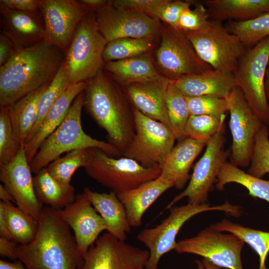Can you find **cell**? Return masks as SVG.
I'll use <instances>...</instances> for the list:
<instances>
[{
	"label": "cell",
	"instance_id": "6da1fadb",
	"mask_svg": "<svg viewBox=\"0 0 269 269\" xmlns=\"http://www.w3.org/2000/svg\"><path fill=\"white\" fill-rule=\"evenodd\" d=\"M15 254L27 269H79L84 257L60 210L44 206L34 239L18 244Z\"/></svg>",
	"mask_w": 269,
	"mask_h": 269
},
{
	"label": "cell",
	"instance_id": "7a4b0ae2",
	"mask_svg": "<svg viewBox=\"0 0 269 269\" xmlns=\"http://www.w3.org/2000/svg\"><path fill=\"white\" fill-rule=\"evenodd\" d=\"M64 58L60 49L45 40L20 49L0 66V106H9L50 83Z\"/></svg>",
	"mask_w": 269,
	"mask_h": 269
},
{
	"label": "cell",
	"instance_id": "3957f363",
	"mask_svg": "<svg viewBox=\"0 0 269 269\" xmlns=\"http://www.w3.org/2000/svg\"><path fill=\"white\" fill-rule=\"evenodd\" d=\"M84 94L85 111L123 153L135 134L134 108L126 94L103 69L89 80Z\"/></svg>",
	"mask_w": 269,
	"mask_h": 269
},
{
	"label": "cell",
	"instance_id": "277c9868",
	"mask_svg": "<svg viewBox=\"0 0 269 269\" xmlns=\"http://www.w3.org/2000/svg\"><path fill=\"white\" fill-rule=\"evenodd\" d=\"M84 98L83 91L75 98L61 124L41 143L30 163L32 173L46 167L62 154L77 149L99 148L115 157L122 153L111 143L95 139L85 133L81 124Z\"/></svg>",
	"mask_w": 269,
	"mask_h": 269
},
{
	"label": "cell",
	"instance_id": "5b68a950",
	"mask_svg": "<svg viewBox=\"0 0 269 269\" xmlns=\"http://www.w3.org/2000/svg\"><path fill=\"white\" fill-rule=\"evenodd\" d=\"M167 218L155 227L141 230L136 239L147 248L149 256L145 269H157L161 258L175 250L177 242L176 238L183 225L189 219L202 212L210 211H223L234 217L241 215V207L228 201L223 204L211 206L208 203L196 205L188 203L169 209Z\"/></svg>",
	"mask_w": 269,
	"mask_h": 269
},
{
	"label": "cell",
	"instance_id": "8992f818",
	"mask_svg": "<svg viewBox=\"0 0 269 269\" xmlns=\"http://www.w3.org/2000/svg\"><path fill=\"white\" fill-rule=\"evenodd\" d=\"M108 42L99 30L94 11L82 19L65 54L64 64L71 84L89 81L102 69Z\"/></svg>",
	"mask_w": 269,
	"mask_h": 269
},
{
	"label": "cell",
	"instance_id": "52a82bcc",
	"mask_svg": "<svg viewBox=\"0 0 269 269\" xmlns=\"http://www.w3.org/2000/svg\"><path fill=\"white\" fill-rule=\"evenodd\" d=\"M89 151L85 172L117 195L157 178L161 173L159 168L145 167L126 157L116 158L99 148H89Z\"/></svg>",
	"mask_w": 269,
	"mask_h": 269
},
{
	"label": "cell",
	"instance_id": "ba28073f",
	"mask_svg": "<svg viewBox=\"0 0 269 269\" xmlns=\"http://www.w3.org/2000/svg\"><path fill=\"white\" fill-rule=\"evenodd\" d=\"M184 33L199 57L215 70L234 73L247 49L221 21L209 20L204 28Z\"/></svg>",
	"mask_w": 269,
	"mask_h": 269
},
{
	"label": "cell",
	"instance_id": "9c48e42d",
	"mask_svg": "<svg viewBox=\"0 0 269 269\" xmlns=\"http://www.w3.org/2000/svg\"><path fill=\"white\" fill-rule=\"evenodd\" d=\"M269 60V37L247 48L234 72L237 86L250 107L266 125L269 126V104L265 89Z\"/></svg>",
	"mask_w": 269,
	"mask_h": 269
},
{
	"label": "cell",
	"instance_id": "30bf717a",
	"mask_svg": "<svg viewBox=\"0 0 269 269\" xmlns=\"http://www.w3.org/2000/svg\"><path fill=\"white\" fill-rule=\"evenodd\" d=\"M134 113L135 134L122 154L145 167L161 169L174 147L175 136L164 124L145 116L135 109Z\"/></svg>",
	"mask_w": 269,
	"mask_h": 269
},
{
	"label": "cell",
	"instance_id": "8fae6325",
	"mask_svg": "<svg viewBox=\"0 0 269 269\" xmlns=\"http://www.w3.org/2000/svg\"><path fill=\"white\" fill-rule=\"evenodd\" d=\"M160 34L156 63L165 77L175 81L213 69L199 57L182 31L165 24L162 25Z\"/></svg>",
	"mask_w": 269,
	"mask_h": 269
},
{
	"label": "cell",
	"instance_id": "7c38bea8",
	"mask_svg": "<svg viewBox=\"0 0 269 269\" xmlns=\"http://www.w3.org/2000/svg\"><path fill=\"white\" fill-rule=\"evenodd\" d=\"M226 100L232 136L230 162L238 167H247L252 159L256 136L264 124L253 112L238 86Z\"/></svg>",
	"mask_w": 269,
	"mask_h": 269
},
{
	"label": "cell",
	"instance_id": "4fadbf2b",
	"mask_svg": "<svg viewBox=\"0 0 269 269\" xmlns=\"http://www.w3.org/2000/svg\"><path fill=\"white\" fill-rule=\"evenodd\" d=\"M244 244L236 235L209 227L194 237L178 242L175 251L200 256L219 268L244 269L241 253Z\"/></svg>",
	"mask_w": 269,
	"mask_h": 269
},
{
	"label": "cell",
	"instance_id": "5bb4252c",
	"mask_svg": "<svg viewBox=\"0 0 269 269\" xmlns=\"http://www.w3.org/2000/svg\"><path fill=\"white\" fill-rule=\"evenodd\" d=\"M225 142L224 133H219L209 139L203 155L195 165L187 187L176 195L165 209H169L184 197L188 198L190 204L207 203L209 193L230 154L229 151L225 149Z\"/></svg>",
	"mask_w": 269,
	"mask_h": 269
},
{
	"label": "cell",
	"instance_id": "9a60e30c",
	"mask_svg": "<svg viewBox=\"0 0 269 269\" xmlns=\"http://www.w3.org/2000/svg\"><path fill=\"white\" fill-rule=\"evenodd\" d=\"M149 256L141 249L107 232L98 238L79 269H145Z\"/></svg>",
	"mask_w": 269,
	"mask_h": 269
},
{
	"label": "cell",
	"instance_id": "2e32d148",
	"mask_svg": "<svg viewBox=\"0 0 269 269\" xmlns=\"http://www.w3.org/2000/svg\"><path fill=\"white\" fill-rule=\"evenodd\" d=\"M95 13L99 30L108 42L122 38L154 39L160 34L162 24L159 19L117 9L112 5L111 0Z\"/></svg>",
	"mask_w": 269,
	"mask_h": 269
},
{
	"label": "cell",
	"instance_id": "e0dca14e",
	"mask_svg": "<svg viewBox=\"0 0 269 269\" xmlns=\"http://www.w3.org/2000/svg\"><path fill=\"white\" fill-rule=\"evenodd\" d=\"M48 43L65 54L78 24L90 11L75 0H39Z\"/></svg>",
	"mask_w": 269,
	"mask_h": 269
},
{
	"label": "cell",
	"instance_id": "ac0fdd59",
	"mask_svg": "<svg viewBox=\"0 0 269 269\" xmlns=\"http://www.w3.org/2000/svg\"><path fill=\"white\" fill-rule=\"evenodd\" d=\"M23 146L9 163L0 166V180L15 204L37 222L44 207L37 198L33 177Z\"/></svg>",
	"mask_w": 269,
	"mask_h": 269
},
{
	"label": "cell",
	"instance_id": "d6986e66",
	"mask_svg": "<svg viewBox=\"0 0 269 269\" xmlns=\"http://www.w3.org/2000/svg\"><path fill=\"white\" fill-rule=\"evenodd\" d=\"M63 220L73 231L79 251L83 257L98 238L106 225L85 192L76 195L75 200L60 210Z\"/></svg>",
	"mask_w": 269,
	"mask_h": 269
},
{
	"label": "cell",
	"instance_id": "ffe728a7",
	"mask_svg": "<svg viewBox=\"0 0 269 269\" xmlns=\"http://www.w3.org/2000/svg\"><path fill=\"white\" fill-rule=\"evenodd\" d=\"M170 81L161 75L156 78L133 82L124 86L126 94L134 109L145 116L164 124L171 130L166 104V91Z\"/></svg>",
	"mask_w": 269,
	"mask_h": 269
},
{
	"label": "cell",
	"instance_id": "44dd1931",
	"mask_svg": "<svg viewBox=\"0 0 269 269\" xmlns=\"http://www.w3.org/2000/svg\"><path fill=\"white\" fill-rule=\"evenodd\" d=\"M2 32L22 48L37 44L46 38L41 12L31 13L0 6Z\"/></svg>",
	"mask_w": 269,
	"mask_h": 269
},
{
	"label": "cell",
	"instance_id": "7402d4cb",
	"mask_svg": "<svg viewBox=\"0 0 269 269\" xmlns=\"http://www.w3.org/2000/svg\"><path fill=\"white\" fill-rule=\"evenodd\" d=\"M89 82L87 81L71 85L51 107L36 131L23 145L29 163L43 141L64 120L74 100Z\"/></svg>",
	"mask_w": 269,
	"mask_h": 269
},
{
	"label": "cell",
	"instance_id": "603a6c76",
	"mask_svg": "<svg viewBox=\"0 0 269 269\" xmlns=\"http://www.w3.org/2000/svg\"><path fill=\"white\" fill-rule=\"evenodd\" d=\"M171 81L186 97L208 95L226 99L237 86L234 73L214 69Z\"/></svg>",
	"mask_w": 269,
	"mask_h": 269
},
{
	"label": "cell",
	"instance_id": "cb8c5ba5",
	"mask_svg": "<svg viewBox=\"0 0 269 269\" xmlns=\"http://www.w3.org/2000/svg\"><path fill=\"white\" fill-rule=\"evenodd\" d=\"M209 140L186 137L179 141L167 157L159 177L173 182L178 189H182L190 179L189 171L194 161Z\"/></svg>",
	"mask_w": 269,
	"mask_h": 269
},
{
	"label": "cell",
	"instance_id": "d4e9b609",
	"mask_svg": "<svg viewBox=\"0 0 269 269\" xmlns=\"http://www.w3.org/2000/svg\"><path fill=\"white\" fill-rule=\"evenodd\" d=\"M174 183L159 177L131 190L117 195L124 205L129 224L131 227H139L147 209Z\"/></svg>",
	"mask_w": 269,
	"mask_h": 269
},
{
	"label": "cell",
	"instance_id": "484cf974",
	"mask_svg": "<svg viewBox=\"0 0 269 269\" xmlns=\"http://www.w3.org/2000/svg\"><path fill=\"white\" fill-rule=\"evenodd\" d=\"M105 222L106 231L120 240L125 241L131 230L124 205L113 192L98 193L88 187L83 191Z\"/></svg>",
	"mask_w": 269,
	"mask_h": 269
},
{
	"label": "cell",
	"instance_id": "4316f807",
	"mask_svg": "<svg viewBox=\"0 0 269 269\" xmlns=\"http://www.w3.org/2000/svg\"><path fill=\"white\" fill-rule=\"evenodd\" d=\"M210 17L222 21H244L269 12V0H206Z\"/></svg>",
	"mask_w": 269,
	"mask_h": 269
},
{
	"label": "cell",
	"instance_id": "83f0119b",
	"mask_svg": "<svg viewBox=\"0 0 269 269\" xmlns=\"http://www.w3.org/2000/svg\"><path fill=\"white\" fill-rule=\"evenodd\" d=\"M49 84L30 93L8 106L12 124L22 145L29 138L35 126L38 117L39 101Z\"/></svg>",
	"mask_w": 269,
	"mask_h": 269
},
{
	"label": "cell",
	"instance_id": "f1b7e54d",
	"mask_svg": "<svg viewBox=\"0 0 269 269\" xmlns=\"http://www.w3.org/2000/svg\"><path fill=\"white\" fill-rule=\"evenodd\" d=\"M103 69L111 73L115 80L124 85L161 76L158 73L151 58L146 54L105 62Z\"/></svg>",
	"mask_w": 269,
	"mask_h": 269
},
{
	"label": "cell",
	"instance_id": "f546056e",
	"mask_svg": "<svg viewBox=\"0 0 269 269\" xmlns=\"http://www.w3.org/2000/svg\"><path fill=\"white\" fill-rule=\"evenodd\" d=\"M34 174V191L42 205L61 210L75 200L76 195L72 185L61 184L50 175L46 168Z\"/></svg>",
	"mask_w": 269,
	"mask_h": 269
},
{
	"label": "cell",
	"instance_id": "4dcf8cb0",
	"mask_svg": "<svg viewBox=\"0 0 269 269\" xmlns=\"http://www.w3.org/2000/svg\"><path fill=\"white\" fill-rule=\"evenodd\" d=\"M230 183H236L244 186L252 197L263 199L269 203V180L253 176L238 166L226 161L218 174L216 188L223 191L225 185Z\"/></svg>",
	"mask_w": 269,
	"mask_h": 269
},
{
	"label": "cell",
	"instance_id": "1f68e13d",
	"mask_svg": "<svg viewBox=\"0 0 269 269\" xmlns=\"http://www.w3.org/2000/svg\"><path fill=\"white\" fill-rule=\"evenodd\" d=\"M213 229L233 234L248 244L259 257V269H269L266 266V260L269 253V232L245 227L227 219L212 224Z\"/></svg>",
	"mask_w": 269,
	"mask_h": 269
},
{
	"label": "cell",
	"instance_id": "d6a6232c",
	"mask_svg": "<svg viewBox=\"0 0 269 269\" xmlns=\"http://www.w3.org/2000/svg\"><path fill=\"white\" fill-rule=\"evenodd\" d=\"M8 229L18 244L26 245L34 239L38 222L13 203L0 201Z\"/></svg>",
	"mask_w": 269,
	"mask_h": 269
},
{
	"label": "cell",
	"instance_id": "836d02e7",
	"mask_svg": "<svg viewBox=\"0 0 269 269\" xmlns=\"http://www.w3.org/2000/svg\"><path fill=\"white\" fill-rule=\"evenodd\" d=\"M166 104L171 130L179 142L186 137L185 128L190 114L185 96L171 80L167 88Z\"/></svg>",
	"mask_w": 269,
	"mask_h": 269
},
{
	"label": "cell",
	"instance_id": "e575fe53",
	"mask_svg": "<svg viewBox=\"0 0 269 269\" xmlns=\"http://www.w3.org/2000/svg\"><path fill=\"white\" fill-rule=\"evenodd\" d=\"M225 27L237 36L247 48H250L269 37V12L248 21H230Z\"/></svg>",
	"mask_w": 269,
	"mask_h": 269
},
{
	"label": "cell",
	"instance_id": "d590c367",
	"mask_svg": "<svg viewBox=\"0 0 269 269\" xmlns=\"http://www.w3.org/2000/svg\"><path fill=\"white\" fill-rule=\"evenodd\" d=\"M148 38H122L107 43L103 59L104 62L126 59L145 54L153 46Z\"/></svg>",
	"mask_w": 269,
	"mask_h": 269
},
{
	"label": "cell",
	"instance_id": "8d00e7d4",
	"mask_svg": "<svg viewBox=\"0 0 269 269\" xmlns=\"http://www.w3.org/2000/svg\"><path fill=\"white\" fill-rule=\"evenodd\" d=\"M89 149H77L66 153L64 156L53 160L45 168L58 182L69 185L76 170L82 167L84 168L86 164L89 156Z\"/></svg>",
	"mask_w": 269,
	"mask_h": 269
},
{
	"label": "cell",
	"instance_id": "74e56055",
	"mask_svg": "<svg viewBox=\"0 0 269 269\" xmlns=\"http://www.w3.org/2000/svg\"><path fill=\"white\" fill-rule=\"evenodd\" d=\"M23 146L13 128L8 107L0 106V166L11 161Z\"/></svg>",
	"mask_w": 269,
	"mask_h": 269
},
{
	"label": "cell",
	"instance_id": "f35d334b",
	"mask_svg": "<svg viewBox=\"0 0 269 269\" xmlns=\"http://www.w3.org/2000/svg\"><path fill=\"white\" fill-rule=\"evenodd\" d=\"M226 115H190L185 128L186 137L196 139H209L224 132Z\"/></svg>",
	"mask_w": 269,
	"mask_h": 269
},
{
	"label": "cell",
	"instance_id": "ab89813d",
	"mask_svg": "<svg viewBox=\"0 0 269 269\" xmlns=\"http://www.w3.org/2000/svg\"><path fill=\"white\" fill-rule=\"evenodd\" d=\"M71 85L72 84L68 79L63 61L55 78L48 86L41 97L38 105V120L29 137L36 131L52 105Z\"/></svg>",
	"mask_w": 269,
	"mask_h": 269
},
{
	"label": "cell",
	"instance_id": "60d3db41",
	"mask_svg": "<svg viewBox=\"0 0 269 269\" xmlns=\"http://www.w3.org/2000/svg\"><path fill=\"white\" fill-rule=\"evenodd\" d=\"M247 173L259 178L269 173V129L265 124L256 136Z\"/></svg>",
	"mask_w": 269,
	"mask_h": 269
},
{
	"label": "cell",
	"instance_id": "b9f144b4",
	"mask_svg": "<svg viewBox=\"0 0 269 269\" xmlns=\"http://www.w3.org/2000/svg\"><path fill=\"white\" fill-rule=\"evenodd\" d=\"M185 98L190 115L222 116L228 112L226 99L208 95Z\"/></svg>",
	"mask_w": 269,
	"mask_h": 269
},
{
	"label": "cell",
	"instance_id": "7bdbcfd3",
	"mask_svg": "<svg viewBox=\"0 0 269 269\" xmlns=\"http://www.w3.org/2000/svg\"><path fill=\"white\" fill-rule=\"evenodd\" d=\"M210 15L204 4L196 2L193 9L190 7L181 14L178 30L183 33L194 32L204 28L208 23Z\"/></svg>",
	"mask_w": 269,
	"mask_h": 269
},
{
	"label": "cell",
	"instance_id": "ee69618b",
	"mask_svg": "<svg viewBox=\"0 0 269 269\" xmlns=\"http://www.w3.org/2000/svg\"><path fill=\"white\" fill-rule=\"evenodd\" d=\"M168 0H111V3L114 7L119 9L139 12L158 19L160 10Z\"/></svg>",
	"mask_w": 269,
	"mask_h": 269
},
{
	"label": "cell",
	"instance_id": "f6af8a7d",
	"mask_svg": "<svg viewBox=\"0 0 269 269\" xmlns=\"http://www.w3.org/2000/svg\"><path fill=\"white\" fill-rule=\"evenodd\" d=\"M193 2L188 0H171L163 5L158 19L174 29L178 30V23L182 13L190 7Z\"/></svg>",
	"mask_w": 269,
	"mask_h": 269
},
{
	"label": "cell",
	"instance_id": "bcb514c9",
	"mask_svg": "<svg viewBox=\"0 0 269 269\" xmlns=\"http://www.w3.org/2000/svg\"><path fill=\"white\" fill-rule=\"evenodd\" d=\"M22 48L17 45L10 38L0 32V66L8 62Z\"/></svg>",
	"mask_w": 269,
	"mask_h": 269
},
{
	"label": "cell",
	"instance_id": "7dc6e473",
	"mask_svg": "<svg viewBox=\"0 0 269 269\" xmlns=\"http://www.w3.org/2000/svg\"><path fill=\"white\" fill-rule=\"evenodd\" d=\"M0 6L28 12H40L39 0H0Z\"/></svg>",
	"mask_w": 269,
	"mask_h": 269
},
{
	"label": "cell",
	"instance_id": "c3c4849f",
	"mask_svg": "<svg viewBox=\"0 0 269 269\" xmlns=\"http://www.w3.org/2000/svg\"><path fill=\"white\" fill-rule=\"evenodd\" d=\"M18 244L14 241L0 237V256L12 261L17 260L15 250Z\"/></svg>",
	"mask_w": 269,
	"mask_h": 269
},
{
	"label": "cell",
	"instance_id": "681fc988",
	"mask_svg": "<svg viewBox=\"0 0 269 269\" xmlns=\"http://www.w3.org/2000/svg\"><path fill=\"white\" fill-rule=\"evenodd\" d=\"M0 236L9 240L17 243L10 232L5 220L3 209L2 204L0 203ZM18 244V243H17Z\"/></svg>",
	"mask_w": 269,
	"mask_h": 269
},
{
	"label": "cell",
	"instance_id": "f907efd6",
	"mask_svg": "<svg viewBox=\"0 0 269 269\" xmlns=\"http://www.w3.org/2000/svg\"><path fill=\"white\" fill-rule=\"evenodd\" d=\"M78 1L90 11H95L108 5L110 0H78Z\"/></svg>",
	"mask_w": 269,
	"mask_h": 269
},
{
	"label": "cell",
	"instance_id": "816d5d0a",
	"mask_svg": "<svg viewBox=\"0 0 269 269\" xmlns=\"http://www.w3.org/2000/svg\"><path fill=\"white\" fill-rule=\"evenodd\" d=\"M23 263L19 260L12 262L1 259L0 260V269H25Z\"/></svg>",
	"mask_w": 269,
	"mask_h": 269
},
{
	"label": "cell",
	"instance_id": "f5cc1de1",
	"mask_svg": "<svg viewBox=\"0 0 269 269\" xmlns=\"http://www.w3.org/2000/svg\"><path fill=\"white\" fill-rule=\"evenodd\" d=\"M0 199L1 201L4 202L14 203L15 204L12 196L1 184H0Z\"/></svg>",
	"mask_w": 269,
	"mask_h": 269
},
{
	"label": "cell",
	"instance_id": "db71d44e",
	"mask_svg": "<svg viewBox=\"0 0 269 269\" xmlns=\"http://www.w3.org/2000/svg\"><path fill=\"white\" fill-rule=\"evenodd\" d=\"M265 89L268 99L269 100V60L266 76Z\"/></svg>",
	"mask_w": 269,
	"mask_h": 269
},
{
	"label": "cell",
	"instance_id": "11a10c76",
	"mask_svg": "<svg viewBox=\"0 0 269 269\" xmlns=\"http://www.w3.org/2000/svg\"><path fill=\"white\" fill-rule=\"evenodd\" d=\"M205 269H220L217 266L214 265L207 260L203 259L202 260Z\"/></svg>",
	"mask_w": 269,
	"mask_h": 269
},
{
	"label": "cell",
	"instance_id": "9f6ffc18",
	"mask_svg": "<svg viewBox=\"0 0 269 269\" xmlns=\"http://www.w3.org/2000/svg\"><path fill=\"white\" fill-rule=\"evenodd\" d=\"M195 263L197 266V269H205L204 264L202 261L196 260Z\"/></svg>",
	"mask_w": 269,
	"mask_h": 269
}]
</instances>
